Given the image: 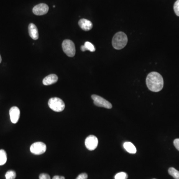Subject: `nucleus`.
<instances>
[{"instance_id":"obj_1","label":"nucleus","mask_w":179,"mask_h":179,"mask_svg":"<svg viewBox=\"0 0 179 179\" xmlns=\"http://www.w3.org/2000/svg\"><path fill=\"white\" fill-rule=\"evenodd\" d=\"M146 83L148 88L152 92H159L164 86L163 77L156 72H151L147 75Z\"/></svg>"},{"instance_id":"obj_2","label":"nucleus","mask_w":179,"mask_h":179,"mask_svg":"<svg viewBox=\"0 0 179 179\" xmlns=\"http://www.w3.org/2000/svg\"><path fill=\"white\" fill-rule=\"evenodd\" d=\"M128 42L127 36L124 32L119 31L117 32L113 36L112 44L113 48L117 50L122 49L126 45Z\"/></svg>"},{"instance_id":"obj_3","label":"nucleus","mask_w":179,"mask_h":179,"mask_svg":"<svg viewBox=\"0 0 179 179\" xmlns=\"http://www.w3.org/2000/svg\"><path fill=\"white\" fill-rule=\"evenodd\" d=\"M48 104L50 108L56 112H62L65 107L63 101L61 99L57 97L50 99Z\"/></svg>"},{"instance_id":"obj_4","label":"nucleus","mask_w":179,"mask_h":179,"mask_svg":"<svg viewBox=\"0 0 179 179\" xmlns=\"http://www.w3.org/2000/svg\"><path fill=\"white\" fill-rule=\"evenodd\" d=\"M62 49L65 53L69 57H73L76 53L74 44L71 40H64L62 43Z\"/></svg>"},{"instance_id":"obj_5","label":"nucleus","mask_w":179,"mask_h":179,"mask_svg":"<svg viewBox=\"0 0 179 179\" xmlns=\"http://www.w3.org/2000/svg\"><path fill=\"white\" fill-rule=\"evenodd\" d=\"M92 99H93L94 103V105L99 107H103L108 109L112 108V104L108 101L104 99L103 98L97 94H93Z\"/></svg>"},{"instance_id":"obj_6","label":"nucleus","mask_w":179,"mask_h":179,"mask_svg":"<svg viewBox=\"0 0 179 179\" xmlns=\"http://www.w3.org/2000/svg\"><path fill=\"white\" fill-rule=\"evenodd\" d=\"M30 152L35 155L44 154L46 150V145L42 142H36L33 143L30 147Z\"/></svg>"},{"instance_id":"obj_7","label":"nucleus","mask_w":179,"mask_h":179,"mask_svg":"<svg viewBox=\"0 0 179 179\" xmlns=\"http://www.w3.org/2000/svg\"><path fill=\"white\" fill-rule=\"evenodd\" d=\"M85 145L89 150H94L98 145V139L93 135H90L87 137L85 140Z\"/></svg>"},{"instance_id":"obj_8","label":"nucleus","mask_w":179,"mask_h":179,"mask_svg":"<svg viewBox=\"0 0 179 179\" xmlns=\"http://www.w3.org/2000/svg\"><path fill=\"white\" fill-rule=\"evenodd\" d=\"M48 10V6L46 4L41 3L34 7L32 9V11L34 15L42 16L47 14Z\"/></svg>"},{"instance_id":"obj_9","label":"nucleus","mask_w":179,"mask_h":179,"mask_svg":"<svg viewBox=\"0 0 179 179\" xmlns=\"http://www.w3.org/2000/svg\"><path fill=\"white\" fill-rule=\"evenodd\" d=\"M10 116L11 121L12 123H16L20 117V110L17 107H11L10 109Z\"/></svg>"},{"instance_id":"obj_10","label":"nucleus","mask_w":179,"mask_h":179,"mask_svg":"<svg viewBox=\"0 0 179 179\" xmlns=\"http://www.w3.org/2000/svg\"><path fill=\"white\" fill-rule=\"evenodd\" d=\"M79 25L84 31H89L93 27V24L89 20L82 19L78 22Z\"/></svg>"},{"instance_id":"obj_11","label":"nucleus","mask_w":179,"mask_h":179,"mask_svg":"<svg viewBox=\"0 0 179 179\" xmlns=\"http://www.w3.org/2000/svg\"><path fill=\"white\" fill-rule=\"evenodd\" d=\"M29 33L31 39L34 40H37L39 39V31L37 27L34 24H30L29 25Z\"/></svg>"},{"instance_id":"obj_12","label":"nucleus","mask_w":179,"mask_h":179,"mask_svg":"<svg viewBox=\"0 0 179 179\" xmlns=\"http://www.w3.org/2000/svg\"><path fill=\"white\" fill-rule=\"evenodd\" d=\"M58 77L55 74H50L45 77L43 80V84L45 86L50 85L55 83L58 81Z\"/></svg>"},{"instance_id":"obj_13","label":"nucleus","mask_w":179,"mask_h":179,"mask_svg":"<svg viewBox=\"0 0 179 179\" xmlns=\"http://www.w3.org/2000/svg\"><path fill=\"white\" fill-rule=\"evenodd\" d=\"M123 147L128 153L131 154H135L136 153V148L131 142H126L123 144Z\"/></svg>"},{"instance_id":"obj_14","label":"nucleus","mask_w":179,"mask_h":179,"mask_svg":"<svg viewBox=\"0 0 179 179\" xmlns=\"http://www.w3.org/2000/svg\"><path fill=\"white\" fill-rule=\"evenodd\" d=\"M7 161V153L4 150H0V166L3 165Z\"/></svg>"},{"instance_id":"obj_15","label":"nucleus","mask_w":179,"mask_h":179,"mask_svg":"<svg viewBox=\"0 0 179 179\" xmlns=\"http://www.w3.org/2000/svg\"><path fill=\"white\" fill-rule=\"evenodd\" d=\"M169 174L173 177L175 179H179V171L177 170L175 168L171 167L168 170Z\"/></svg>"},{"instance_id":"obj_16","label":"nucleus","mask_w":179,"mask_h":179,"mask_svg":"<svg viewBox=\"0 0 179 179\" xmlns=\"http://www.w3.org/2000/svg\"><path fill=\"white\" fill-rule=\"evenodd\" d=\"M5 177L6 179H15L16 177V173L14 171H8L5 175Z\"/></svg>"},{"instance_id":"obj_17","label":"nucleus","mask_w":179,"mask_h":179,"mask_svg":"<svg viewBox=\"0 0 179 179\" xmlns=\"http://www.w3.org/2000/svg\"><path fill=\"white\" fill-rule=\"evenodd\" d=\"M84 45L86 47L87 50H89L91 52H94L96 50V48L94 46V45L89 41L85 42Z\"/></svg>"},{"instance_id":"obj_18","label":"nucleus","mask_w":179,"mask_h":179,"mask_svg":"<svg viewBox=\"0 0 179 179\" xmlns=\"http://www.w3.org/2000/svg\"><path fill=\"white\" fill-rule=\"evenodd\" d=\"M114 178L115 179H127L128 175L125 172H120L115 176Z\"/></svg>"},{"instance_id":"obj_19","label":"nucleus","mask_w":179,"mask_h":179,"mask_svg":"<svg viewBox=\"0 0 179 179\" xmlns=\"http://www.w3.org/2000/svg\"><path fill=\"white\" fill-rule=\"evenodd\" d=\"M174 11L177 16H179V0H177L174 5Z\"/></svg>"},{"instance_id":"obj_20","label":"nucleus","mask_w":179,"mask_h":179,"mask_svg":"<svg viewBox=\"0 0 179 179\" xmlns=\"http://www.w3.org/2000/svg\"><path fill=\"white\" fill-rule=\"evenodd\" d=\"M39 179H50V177L48 174H45V173H42V174H40V175L39 176Z\"/></svg>"},{"instance_id":"obj_21","label":"nucleus","mask_w":179,"mask_h":179,"mask_svg":"<svg viewBox=\"0 0 179 179\" xmlns=\"http://www.w3.org/2000/svg\"><path fill=\"white\" fill-rule=\"evenodd\" d=\"M88 178V175L86 173H83L79 175L76 179H87Z\"/></svg>"},{"instance_id":"obj_22","label":"nucleus","mask_w":179,"mask_h":179,"mask_svg":"<svg viewBox=\"0 0 179 179\" xmlns=\"http://www.w3.org/2000/svg\"><path fill=\"white\" fill-rule=\"evenodd\" d=\"M174 145L178 150L179 151V138H177L174 140Z\"/></svg>"},{"instance_id":"obj_23","label":"nucleus","mask_w":179,"mask_h":179,"mask_svg":"<svg viewBox=\"0 0 179 179\" xmlns=\"http://www.w3.org/2000/svg\"><path fill=\"white\" fill-rule=\"evenodd\" d=\"M52 179H65L64 177L59 176H55L53 177Z\"/></svg>"},{"instance_id":"obj_24","label":"nucleus","mask_w":179,"mask_h":179,"mask_svg":"<svg viewBox=\"0 0 179 179\" xmlns=\"http://www.w3.org/2000/svg\"><path fill=\"white\" fill-rule=\"evenodd\" d=\"M81 50H82V51H83V52L87 50L86 47H85V46L84 45H82V46H81Z\"/></svg>"},{"instance_id":"obj_25","label":"nucleus","mask_w":179,"mask_h":179,"mask_svg":"<svg viewBox=\"0 0 179 179\" xmlns=\"http://www.w3.org/2000/svg\"><path fill=\"white\" fill-rule=\"evenodd\" d=\"M2 61V57L1 56V55H0V63H1V62Z\"/></svg>"}]
</instances>
